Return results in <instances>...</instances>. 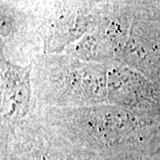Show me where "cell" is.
I'll use <instances>...</instances> for the list:
<instances>
[{
  "mask_svg": "<svg viewBox=\"0 0 160 160\" xmlns=\"http://www.w3.org/2000/svg\"><path fill=\"white\" fill-rule=\"evenodd\" d=\"M6 113L9 116H22L28 109L30 99L29 68H22L5 61L2 66Z\"/></svg>",
  "mask_w": 160,
  "mask_h": 160,
  "instance_id": "6da1fadb",
  "label": "cell"
},
{
  "mask_svg": "<svg viewBox=\"0 0 160 160\" xmlns=\"http://www.w3.org/2000/svg\"><path fill=\"white\" fill-rule=\"evenodd\" d=\"M141 83L137 75L124 69L109 71L108 90L112 100L124 104L140 102Z\"/></svg>",
  "mask_w": 160,
  "mask_h": 160,
  "instance_id": "7a4b0ae2",
  "label": "cell"
}]
</instances>
